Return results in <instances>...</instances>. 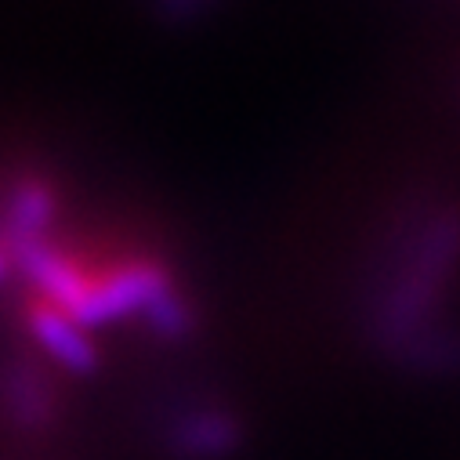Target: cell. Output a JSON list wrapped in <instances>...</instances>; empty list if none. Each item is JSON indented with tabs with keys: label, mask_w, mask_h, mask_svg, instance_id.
<instances>
[{
	"label": "cell",
	"mask_w": 460,
	"mask_h": 460,
	"mask_svg": "<svg viewBox=\"0 0 460 460\" xmlns=\"http://www.w3.org/2000/svg\"><path fill=\"white\" fill-rule=\"evenodd\" d=\"M26 323L33 330V337L55 359H62L66 367H73V370H91L94 367V349H91L84 326L66 308L48 301L44 294H30L26 297Z\"/></svg>",
	"instance_id": "obj_1"
},
{
	"label": "cell",
	"mask_w": 460,
	"mask_h": 460,
	"mask_svg": "<svg viewBox=\"0 0 460 460\" xmlns=\"http://www.w3.org/2000/svg\"><path fill=\"white\" fill-rule=\"evenodd\" d=\"M4 272H8V251L0 247V276H4Z\"/></svg>",
	"instance_id": "obj_3"
},
{
	"label": "cell",
	"mask_w": 460,
	"mask_h": 460,
	"mask_svg": "<svg viewBox=\"0 0 460 460\" xmlns=\"http://www.w3.org/2000/svg\"><path fill=\"white\" fill-rule=\"evenodd\" d=\"M181 442L189 446V453L214 456V453H225L228 446H233V431H228V424H221V420H199L185 431Z\"/></svg>",
	"instance_id": "obj_2"
}]
</instances>
